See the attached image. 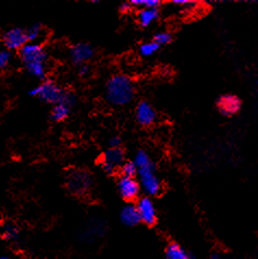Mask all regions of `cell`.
<instances>
[{
  "instance_id": "1",
  "label": "cell",
  "mask_w": 258,
  "mask_h": 259,
  "mask_svg": "<svg viewBox=\"0 0 258 259\" xmlns=\"http://www.w3.org/2000/svg\"><path fill=\"white\" fill-rule=\"evenodd\" d=\"M135 95V88L131 77L125 74H114L106 84V99L113 106L130 104Z\"/></svg>"
},
{
  "instance_id": "2",
  "label": "cell",
  "mask_w": 258,
  "mask_h": 259,
  "mask_svg": "<svg viewBox=\"0 0 258 259\" xmlns=\"http://www.w3.org/2000/svg\"><path fill=\"white\" fill-rule=\"evenodd\" d=\"M20 58L31 75L45 80L47 53L38 42H26L20 50Z\"/></svg>"
},
{
  "instance_id": "3",
  "label": "cell",
  "mask_w": 258,
  "mask_h": 259,
  "mask_svg": "<svg viewBox=\"0 0 258 259\" xmlns=\"http://www.w3.org/2000/svg\"><path fill=\"white\" fill-rule=\"evenodd\" d=\"M64 93H66V91L59 88L54 81L45 80L41 84L36 86V88H34L28 92V95L33 97H38L40 100L47 104L57 105L62 102Z\"/></svg>"
},
{
  "instance_id": "4",
  "label": "cell",
  "mask_w": 258,
  "mask_h": 259,
  "mask_svg": "<svg viewBox=\"0 0 258 259\" xmlns=\"http://www.w3.org/2000/svg\"><path fill=\"white\" fill-rule=\"evenodd\" d=\"M140 185L147 195L155 196L161 190V183L156 175L155 163L152 161L148 164L138 169Z\"/></svg>"
},
{
  "instance_id": "5",
  "label": "cell",
  "mask_w": 258,
  "mask_h": 259,
  "mask_svg": "<svg viewBox=\"0 0 258 259\" xmlns=\"http://www.w3.org/2000/svg\"><path fill=\"white\" fill-rule=\"evenodd\" d=\"M92 182V176L88 171L76 170L71 172V175L68 177L67 185L71 193L76 194V195H82V194L91 189Z\"/></svg>"
},
{
  "instance_id": "6",
  "label": "cell",
  "mask_w": 258,
  "mask_h": 259,
  "mask_svg": "<svg viewBox=\"0 0 258 259\" xmlns=\"http://www.w3.org/2000/svg\"><path fill=\"white\" fill-rule=\"evenodd\" d=\"M2 40L6 49L10 50H20L27 41L25 30L22 27H12L10 30L6 31L3 36Z\"/></svg>"
},
{
  "instance_id": "7",
  "label": "cell",
  "mask_w": 258,
  "mask_h": 259,
  "mask_svg": "<svg viewBox=\"0 0 258 259\" xmlns=\"http://www.w3.org/2000/svg\"><path fill=\"white\" fill-rule=\"evenodd\" d=\"M95 49L88 42H78L70 49V58L76 66H82L94 58Z\"/></svg>"
},
{
  "instance_id": "8",
  "label": "cell",
  "mask_w": 258,
  "mask_h": 259,
  "mask_svg": "<svg viewBox=\"0 0 258 259\" xmlns=\"http://www.w3.org/2000/svg\"><path fill=\"white\" fill-rule=\"evenodd\" d=\"M118 190L121 197L131 201L138 198L141 192V185L135 178L121 177L118 181Z\"/></svg>"
},
{
  "instance_id": "9",
  "label": "cell",
  "mask_w": 258,
  "mask_h": 259,
  "mask_svg": "<svg viewBox=\"0 0 258 259\" xmlns=\"http://www.w3.org/2000/svg\"><path fill=\"white\" fill-rule=\"evenodd\" d=\"M241 99L232 94H226L217 100V109L225 117H232L241 109Z\"/></svg>"
},
{
  "instance_id": "10",
  "label": "cell",
  "mask_w": 258,
  "mask_h": 259,
  "mask_svg": "<svg viewBox=\"0 0 258 259\" xmlns=\"http://www.w3.org/2000/svg\"><path fill=\"white\" fill-rule=\"evenodd\" d=\"M136 209H138L141 222H143V224H145L147 226H154L156 224V220H157L156 208L153 200L149 197H142L139 200Z\"/></svg>"
},
{
  "instance_id": "11",
  "label": "cell",
  "mask_w": 258,
  "mask_h": 259,
  "mask_svg": "<svg viewBox=\"0 0 258 259\" xmlns=\"http://www.w3.org/2000/svg\"><path fill=\"white\" fill-rule=\"evenodd\" d=\"M136 121L143 126H149L155 123L157 119V113L154 109V107L150 105L146 100H142L136 106L135 110Z\"/></svg>"
},
{
  "instance_id": "12",
  "label": "cell",
  "mask_w": 258,
  "mask_h": 259,
  "mask_svg": "<svg viewBox=\"0 0 258 259\" xmlns=\"http://www.w3.org/2000/svg\"><path fill=\"white\" fill-rule=\"evenodd\" d=\"M120 219L122 221V224L127 227H134L141 222L138 209L134 205L124 206L120 212Z\"/></svg>"
},
{
  "instance_id": "13",
  "label": "cell",
  "mask_w": 258,
  "mask_h": 259,
  "mask_svg": "<svg viewBox=\"0 0 258 259\" xmlns=\"http://www.w3.org/2000/svg\"><path fill=\"white\" fill-rule=\"evenodd\" d=\"M103 162L118 168L124 162V152L121 148H109L103 156Z\"/></svg>"
},
{
  "instance_id": "14",
  "label": "cell",
  "mask_w": 258,
  "mask_h": 259,
  "mask_svg": "<svg viewBox=\"0 0 258 259\" xmlns=\"http://www.w3.org/2000/svg\"><path fill=\"white\" fill-rule=\"evenodd\" d=\"M158 17V9H141L138 13V20L142 27H147L150 24H153Z\"/></svg>"
},
{
  "instance_id": "15",
  "label": "cell",
  "mask_w": 258,
  "mask_h": 259,
  "mask_svg": "<svg viewBox=\"0 0 258 259\" xmlns=\"http://www.w3.org/2000/svg\"><path fill=\"white\" fill-rule=\"evenodd\" d=\"M166 257L168 259H192L193 256L189 254L179 244L172 243L166 249Z\"/></svg>"
},
{
  "instance_id": "16",
  "label": "cell",
  "mask_w": 258,
  "mask_h": 259,
  "mask_svg": "<svg viewBox=\"0 0 258 259\" xmlns=\"http://www.w3.org/2000/svg\"><path fill=\"white\" fill-rule=\"evenodd\" d=\"M70 114V108L63 104H57L54 106L52 113H50V118L56 122H61L66 120Z\"/></svg>"
},
{
  "instance_id": "17",
  "label": "cell",
  "mask_w": 258,
  "mask_h": 259,
  "mask_svg": "<svg viewBox=\"0 0 258 259\" xmlns=\"http://www.w3.org/2000/svg\"><path fill=\"white\" fill-rule=\"evenodd\" d=\"M25 33L28 42H37V40L40 39L42 36V33H44V27L40 23H34L27 30H25Z\"/></svg>"
},
{
  "instance_id": "18",
  "label": "cell",
  "mask_w": 258,
  "mask_h": 259,
  "mask_svg": "<svg viewBox=\"0 0 258 259\" xmlns=\"http://www.w3.org/2000/svg\"><path fill=\"white\" fill-rule=\"evenodd\" d=\"M159 49H160V46L157 45L155 41H146V42H143V44L140 46L139 52H140V55L143 57H150L155 55Z\"/></svg>"
},
{
  "instance_id": "19",
  "label": "cell",
  "mask_w": 258,
  "mask_h": 259,
  "mask_svg": "<svg viewBox=\"0 0 258 259\" xmlns=\"http://www.w3.org/2000/svg\"><path fill=\"white\" fill-rule=\"evenodd\" d=\"M121 177L126 178H135L138 176V167L133 161H124L120 165Z\"/></svg>"
},
{
  "instance_id": "20",
  "label": "cell",
  "mask_w": 258,
  "mask_h": 259,
  "mask_svg": "<svg viewBox=\"0 0 258 259\" xmlns=\"http://www.w3.org/2000/svg\"><path fill=\"white\" fill-rule=\"evenodd\" d=\"M130 3L132 6L141 7L142 9H158L161 5L159 0H132Z\"/></svg>"
},
{
  "instance_id": "21",
  "label": "cell",
  "mask_w": 258,
  "mask_h": 259,
  "mask_svg": "<svg viewBox=\"0 0 258 259\" xmlns=\"http://www.w3.org/2000/svg\"><path fill=\"white\" fill-rule=\"evenodd\" d=\"M4 237L7 241H16L19 237V229L12 224L6 225L4 228Z\"/></svg>"
},
{
  "instance_id": "22",
  "label": "cell",
  "mask_w": 258,
  "mask_h": 259,
  "mask_svg": "<svg viewBox=\"0 0 258 259\" xmlns=\"http://www.w3.org/2000/svg\"><path fill=\"white\" fill-rule=\"evenodd\" d=\"M133 162L135 163V165L139 169L141 167H144V165L148 164L149 162H152V159H150V157L148 156V154L145 152V150H139V152L135 155Z\"/></svg>"
},
{
  "instance_id": "23",
  "label": "cell",
  "mask_w": 258,
  "mask_h": 259,
  "mask_svg": "<svg viewBox=\"0 0 258 259\" xmlns=\"http://www.w3.org/2000/svg\"><path fill=\"white\" fill-rule=\"evenodd\" d=\"M12 60V53L8 49H0V70H4L9 66Z\"/></svg>"
},
{
  "instance_id": "24",
  "label": "cell",
  "mask_w": 258,
  "mask_h": 259,
  "mask_svg": "<svg viewBox=\"0 0 258 259\" xmlns=\"http://www.w3.org/2000/svg\"><path fill=\"white\" fill-rule=\"evenodd\" d=\"M172 40V35L168 32H159L156 33L154 36V40L157 45L162 46V45H167Z\"/></svg>"
},
{
  "instance_id": "25",
  "label": "cell",
  "mask_w": 258,
  "mask_h": 259,
  "mask_svg": "<svg viewBox=\"0 0 258 259\" xmlns=\"http://www.w3.org/2000/svg\"><path fill=\"white\" fill-rule=\"evenodd\" d=\"M132 8H133V6L131 5V3L125 2V3H122L120 5L119 10H120V12H122V13H128L132 10Z\"/></svg>"
},
{
  "instance_id": "26",
  "label": "cell",
  "mask_w": 258,
  "mask_h": 259,
  "mask_svg": "<svg viewBox=\"0 0 258 259\" xmlns=\"http://www.w3.org/2000/svg\"><path fill=\"white\" fill-rule=\"evenodd\" d=\"M121 145V139L119 136H113L109 140V146L110 148H120Z\"/></svg>"
},
{
  "instance_id": "27",
  "label": "cell",
  "mask_w": 258,
  "mask_h": 259,
  "mask_svg": "<svg viewBox=\"0 0 258 259\" xmlns=\"http://www.w3.org/2000/svg\"><path fill=\"white\" fill-rule=\"evenodd\" d=\"M78 73H80L81 76H88L91 73V68L88 64H82L80 66V70H78Z\"/></svg>"
},
{
  "instance_id": "28",
  "label": "cell",
  "mask_w": 258,
  "mask_h": 259,
  "mask_svg": "<svg viewBox=\"0 0 258 259\" xmlns=\"http://www.w3.org/2000/svg\"><path fill=\"white\" fill-rule=\"evenodd\" d=\"M172 3L177 4V5H181V6H188L192 2H190V0H174V2H172Z\"/></svg>"
},
{
  "instance_id": "29",
  "label": "cell",
  "mask_w": 258,
  "mask_h": 259,
  "mask_svg": "<svg viewBox=\"0 0 258 259\" xmlns=\"http://www.w3.org/2000/svg\"><path fill=\"white\" fill-rule=\"evenodd\" d=\"M210 259H220V256L218 254H212Z\"/></svg>"
},
{
  "instance_id": "30",
  "label": "cell",
  "mask_w": 258,
  "mask_h": 259,
  "mask_svg": "<svg viewBox=\"0 0 258 259\" xmlns=\"http://www.w3.org/2000/svg\"><path fill=\"white\" fill-rule=\"evenodd\" d=\"M0 259H9V258L7 257V256H3V255H0Z\"/></svg>"
}]
</instances>
